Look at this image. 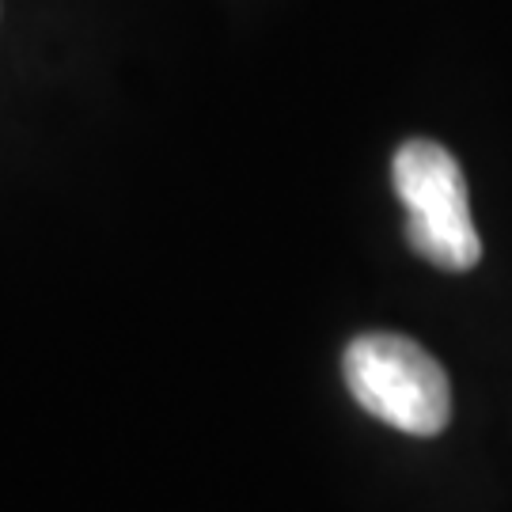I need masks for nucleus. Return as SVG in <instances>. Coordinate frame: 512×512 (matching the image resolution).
<instances>
[{"instance_id": "nucleus-1", "label": "nucleus", "mask_w": 512, "mask_h": 512, "mask_svg": "<svg viewBox=\"0 0 512 512\" xmlns=\"http://www.w3.org/2000/svg\"><path fill=\"white\" fill-rule=\"evenodd\" d=\"M361 410L410 437H437L452 421V384L433 353L403 334H361L342 357Z\"/></svg>"}, {"instance_id": "nucleus-2", "label": "nucleus", "mask_w": 512, "mask_h": 512, "mask_svg": "<svg viewBox=\"0 0 512 512\" xmlns=\"http://www.w3.org/2000/svg\"><path fill=\"white\" fill-rule=\"evenodd\" d=\"M391 179L399 202L406 205V239L414 255L452 274L478 266L482 239L471 220L467 183L456 156L437 141L414 137L395 152Z\"/></svg>"}]
</instances>
